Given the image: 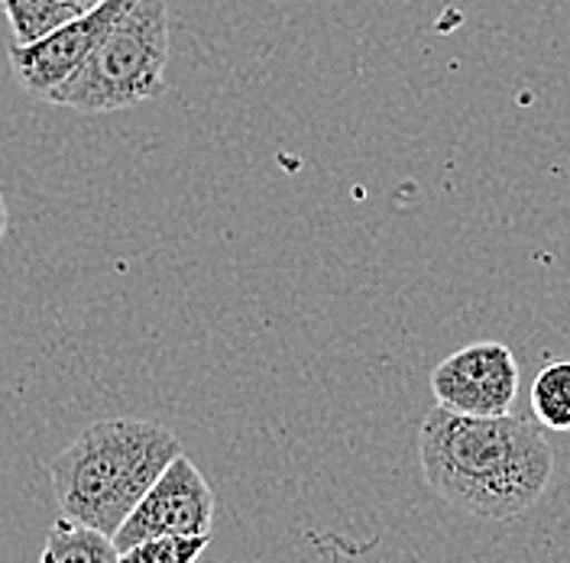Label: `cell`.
Instances as JSON below:
<instances>
[{
	"instance_id": "obj_10",
	"label": "cell",
	"mask_w": 570,
	"mask_h": 563,
	"mask_svg": "<svg viewBox=\"0 0 570 563\" xmlns=\"http://www.w3.org/2000/svg\"><path fill=\"white\" fill-rule=\"evenodd\" d=\"M212 544V534H156L120 551V563H195Z\"/></svg>"
},
{
	"instance_id": "obj_9",
	"label": "cell",
	"mask_w": 570,
	"mask_h": 563,
	"mask_svg": "<svg viewBox=\"0 0 570 563\" xmlns=\"http://www.w3.org/2000/svg\"><path fill=\"white\" fill-rule=\"evenodd\" d=\"M532 415L548 431H570V359L541 366L532 383Z\"/></svg>"
},
{
	"instance_id": "obj_2",
	"label": "cell",
	"mask_w": 570,
	"mask_h": 563,
	"mask_svg": "<svg viewBox=\"0 0 570 563\" xmlns=\"http://www.w3.org/2000/svg\"><path fill=\"white\" fill-rule=\"evenodd\" d=\"M181 454L169 427L142 418H107L85 427L49 460L62 515L114 537L159 473Z\"/></svg>"
},
{
	"instance_id": "obj_11",
	"label": "cell",
	"mask_w": 570,
	"mask_h": 563,
	"mask_svg": "<svg viewBox=\"0 0 570 563\" xmlns=\"http://www.w3.org/2000/svg\"><path fill=\"white\" fill-rule=\"evenodd\" d=\"M7 230H10V211H7V201H3V195H0V244H3V237H7Z\"/></svg>"
},
{
	"instance_id": "obj_7",
	"label": "cell",
	"mask_w": 570,
	"mask_h": 563,
	"mask_svg": "<svg viewBox=\"0 0 570 563\" xmlns=\"http://www.w3.org/2000/svg\"><path fill=\"white\" fill-rule=\"evenodd\" d=\"M39 563H120V551L107 534L85 529L62 515L46 534Z\"/></svg>"
},
{
	"instance_id": "obj_6",
	"label": "cell",
	"mask_w": 570,
	"mask_h": 563,
	"mask_svg": "<svg viewBox=\"0 0 570 563\" xmlns=\"http://www.w3.org/2000/svg\"><path fill=\"white\" fill-rule=\"evenodd\" d=\"M214 493L202 470L178 454L159 480L146 490L127 522L114 531V547L127 551L130 544L156 534H212Z\"/></svg>"
},
{
	"instance_id": "obj_8",
	"label": "cell",
	"mask_w": 570,
	"mask_h": 563,
	"mask_svg": "<svg viewBox=\"0 0 570 563\" xmlns=\"http://www.w3.org/2000/svg\"><path fill=\"white\" fill-rule=\"evenodd\" d=\"M13 42L27 46L36 42L46 33L59 30L62 23H69L71 17L85 13L78 0H0Z\"/></svg>"
},
{
	"instance_id": "obj_12",
	"label": "cell",
	"mask_w": 570,
	"mask_h": 563,
	"mask_svg": "<svg viewBox=\"0 0 570 563\" xmlns=\"http://www.w3.org/2000/svg\"><path fill=\"white\" fill-rule=\"evenodd\" d=\"M78 3H81V10H91V7H98L101 0H78Z\"/></svg>"
},
{
	"instance_id": "obj_4",
	"label": "cell",
	"mask_w": 570,
	"mask_h": 563,
	"mask_svg": "<svg viewBox=\"0 0 570 563\" xmlns=\"http://www.w3.org/2000/svg\"><path fill=\"white\" fill-rule=\"evenodd\" d=\"M137 0H101L98 7L71 17L59 30L46 33L36 42H10V66L20 85L49 101L56 88H62L75 71L88 62V56L105 42V36L134 10Z\"/></svg>"
},
{
	"instance_id": "obj_1",
	"label": "cell",
	"mask_w": 570,
	"mask_h": 563,
	"mask_svg": "<svg viewBox=\"0 0 570 563\" xmlns=\"http://www.w3.org/2000/svg\"><path fill=\"white\" fill-rule=\"evenodd\" d=\"M425 483L476 518H519L544 495L554 451L541 424L515 415L473 418L434 405L419 427Z\"/></svg>"
},
{
	"instance_id": "obj_3",
	"label": "cell",
	"mask_w": 570,
	"mask_h": 563,
	"mask_svg": "<svg viewBox=\"0 0 570 563\" xmlns=\"http://www.w3.org/2000/svg\"><path fill=\"white\" fill-rule=\"evenodd\" d=\"M169 46L166 0H137L88 62L49 95V105L75 113H114L153 101L166 91Z\"/></svg>"
},
{
	"instance_id": "obj_5",
	"label": "cell",
	"mask_w": 570,
	"mask_h": 563,
	"mask_svg": "<svg viewBox=\"0 0 570 563\" xmlns=\"http://www.w3.org/2000/svg\"><path fill=\"white\" fill-rule=\"evenodd\" d=\"M519 383L522 373L515 353L497 340L466 344L441 359L431 373V392L438 405L473 418L509 415Z\"/></svg>"
}]
</instances>
